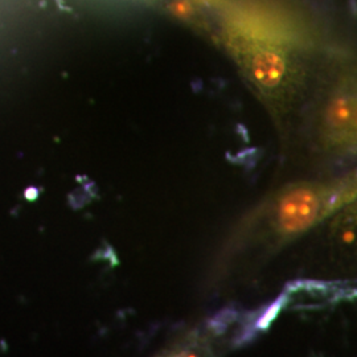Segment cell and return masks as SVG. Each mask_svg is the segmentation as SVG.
<instances>
[{
    "label": "cell",
    "instance_id": "obj_1",
    "mask_svg": "<svg viewBox=\"0 0 357 357\" xmlns=\"http://www.w3.org/2000/svg\"><path fill=\"white\" fill-rule=\"evenodd\" d=\"M357 193V175L339 184L298 183L286 187L273 202L270 225L274 233L289 240L303 234Z\"/></svg>",
    "mask_w": 357,
    "mask_h": 357
},
{
    "label": "cell",
    "instance_id": "obj_2",
    "mask_svg": "<svg viewBox=\"0 0 357 357\" xmlns=\"http://www.w3.org/2000/svg\"><path fill=\"white\" fill-rule=\"evenodd\" d=\"M227 43L255 86L268 97H280L291 88L295 70L286 52L278 44L243 38L228 32Z\"/></svg>",
    "mask_w": 357,
    "mask_h": 357
},
{
    "label": "cell",
    "instance_id": "obj_3",
    "mask_svg": "<svg viewBox=\"0 0 357 357\" xmlns=\"http://www.w3.org/2000/svg\"><path fill=\"white\" fill-rule=\"evenodd\" d=\"M227 32L282 47L296 45L303 40V33L293 19L258 0H243L230 6Z\"/></svg>",
    "mask_w": 357,
    "mask_h": 357
},
{
    "label": "cell",
    "instance_id": "obj_4",
    "mask_svg": "<svg viewBox=\"0 0 357 357\" xmlns=\"http://www.w3.org/2000/svg\"><path fill=\"white\" fill-rule=\"evenodd\" d=\"M320 141L330 150L356 147V81L344 79L332 90L320 116Z\"/></svg>",
    "mask_w": 357,
    "mask_h": 357
},
{
    "label": "cell",
    "instance_id": "obj_5",
    "mask_svg": "<svg viewBox=\"0 0 357 357\" xmlns=\"http://www.w3.org/2000/svg\"><path fill=\"white\" fill-rule=\"evenodd\" d=\"M196 6H205V7H224L228 0H190Z\"/></svg>",
    "mask_w": 357,
    "mask_h": 357
}]
</instances>
